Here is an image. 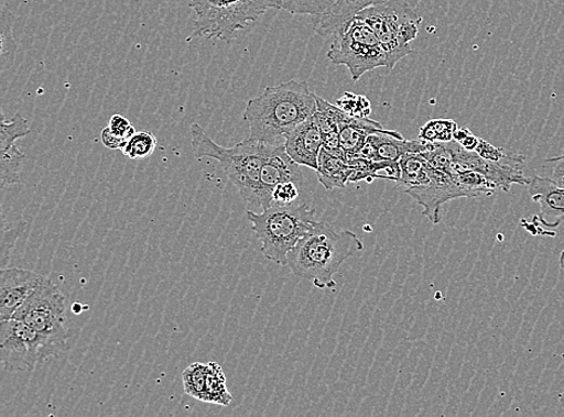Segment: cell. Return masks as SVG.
<instances>
[{"label": "cell", "instance_id": "9c48e42d", "mask_svg": "<svg viewBox=\"0 0 564 417\" xmlns=\"http://www.w3.org/2000/svg\"><path fill=\"white\" fill-rule=\"evenodd\" d=\"M54 356V349L28 323L15 318L0 321V360L6 372L33 371Z\"/></svg>", "mask_w": 564, "mask_h": 417}, {"label": "cell", "instance_id": "5b68a950", "mask_svg": "<svg viewBox=\"0 0 564 417\" xmlns=\"http://www.w3.org/2000/svg\"><path fill=\"white\" fill-rule=\"evenodd\" d=\"M419 0H384L360 12L357 19L369 24L388 56V69L413 52L411 43L419 35L423 18L417 14Z\"/></svg>", "mask_w": 564, "mask_h": 417}, {"label": "cell", "instance_id": "d590c367", "mask_svg": "<svg viewBox=\"0 0 564 417\" xmlns=\"http://www.w3.org/2000/svg\"><path fill=\"white\" fill-rule=\"evenodd\" d=\"M561 406L564 408V393L560 396Z\"/></svg>", "mask_w": 564, "mask_h": 417}, {"label": "cell", "instance_id": "7402d4cb", "mask_svg": "<svg viewBox=\"0 0 564 417\" xmlns=\"http://www.w3.org/2000/svg\"><path fill=\"white\" fill-rule=\"evenodd\" d=\"M31 134V125L20 113L7 122L4 116L0 119V151L15 145L17 140Z\"/></svg>", "mask_w": 564, "mask_h": 417}, {"label": "cell", "instance_id": "52a82bcc", "mask_svg": "<svg viewBox=\"0 0 564 417\" xmlns=\"http://www.w3.org/2000/svg\"><path fill=\"white\" fill-rule=\"evenodd\" d=\"M194 12V36L230 42L268 9L257 0H189Z\"/></svg>", "mask_w": 564, "mask_h": 417}, {"label": "cell", "instance_id": "277c9868", "mask_svg": "<svg viewBox=\"0 0 564 417\" xmlns=\"http://www.w3.org/2000/svg\"><path fill=\"white\" fill-rule=\"evenodd\" d=\"M247 218L261 243L262 255L282 266L288 264V254L317 221L316 210L308 204H272L261 213L247 211Z\"/></svg>", "mask_w": 564, "mask_h": 417}, {"label": "cell", "instance_id": "cb8c5ba5", "mask_svg": "<svg viewBox=\"0 0 564 417\" xmlns=\"http://www.w3.org/2000/svg\"><path fill=\"white\" fill-rule=\"evenodd\" d=\"M457 128L453 120H432L420 129L419 139L430 143L452 142Z\"/></svg>", "mask_w": 564, "mask_h": 417}, {"label": "cell", "instance_id": "30bf717a", "mask_svg": "<svg viewBox=\"0 0 564 417\" xmlns=\"http://www.w3.org/2000/svg\"><path fill=\"white\" fill-rule=\"evenodd\" d=\"M185 393L198 400L229 407L232 396L227 387V377L217 362H195L182 373Z\"/></svg>", "mask_w": 564, "mask_h": 417}, {"label": "cell", "instance_id": "6da1fadb", "mask_svg": "<svg viewBox=\"0 0 564 417\" xmlns=\"http://www.w3.org/2000/svg\"><path fill=\"white\" fill-rule=\"evenodd\" d=\"M317 110V96L307 83L288 81L268 87L260 96L249 100L243 120L249 124L251 138L281 146L286 136Z\"/></svg>", "mask_w": 564, "mask_h": 417}, {"label": "cell", "instance_id": "484cf974", "mask_svg": "<svg viewBox=\"0 0 564 417\" xmlns=\"http://www.w3.org/2000/svg\"><path fill=\"white\" fill-rule=\"evenodd\" d=\"M336 106L347 114L359 117V119H369L372 112L369 99L351 92H346L343 97L338 98Z\"/></svg>", "mask_w": 564, "mask_h": 417}, {"label": "cell", "instance_id": "4dcf8cb0", "mask_svg": "<svg viewBox=\"0 0 564 417\" xmlns=\"http://www.w3.org/2000/svg\"><path fill=\"white\" fill-rule=\"evenodd\" d=\"M454 141L467 151H476L480 139L471 134L466 128H457Z\"/></svg>", "mask_w": 564, "mask_h": 417}, {"label": "cell", "instance_id": "f546056e", "mask_svg": "<svg viewBox=\"0 0 564 417\" xmlns=\"http://www.w3.org/2000/svg\"><path fill=\"white\" fill-rule=\"evenodd\" d=\"M521 224L524 229L530 231L533 237H550L555 238L556 231L549 230V228L540 216H533L532 223L529 220H521Z\"/></svg>", "mask_w": 564, "mask_h": 417}, {"label": "cell", "instance_id": "ac0fdd59", "mask_svg": "<svg viewBox=\"0 0 564 417\" xmlns=\"http://www.w3.org/2000/svg\"><path fill=\"white\" fill-rule=\"evenodd\" d=\"M351 171V166L346 161L324 149L322 150L317 173L319 184L326 190L345 188L349 182Z\"/></svg>", "mask_w": 564, "mask_h": 417}, {"label": "cell", "instance_id": "e575fe53", "mask_svg": "<svg viewBox=\"0 0 564 417\" xmlns=\"http://www.w3.org/2000/svg\"><path fill=\"white\" fill-rule=\"evenodd\" d=\"M560 266L564 271V251L560 255Z\"/></svg>", "mask_w": 564, "mask_h": 417}, {"label": "cell", "instance_id": "ba28073f", "mask_svg": "<svg viewBox=\"0 0 564 417\" xmlns=\"http://www.w3.org/2000/svg\"><path fill=\"white\" fill-rule=\"evenodd\" d=\"M333 63L345 65L352 81L378 68H388V56L369 24L357 19L349 29L337 36L327 52Z\"/></svg>", "mask_w": 564, "mask_h": 417}, {"label": "cell", "instance_id": "603a6c76", "mask_svg": "<svg viewBox=\"0 0 564 417\" xmlns=\"http://www.w3.org/2000/svg\"><path fill=\"white\" fill-rule=\"evenodd\" d=\"M155 149V136L148 132H139L128 140L122 153L131 161H145L150 158Z\"/></svg>", "mask_w": 564, "mask_h": 417}, {"label": "cell", "instance_id": "4316f807", "mask_svg": "<svg viewBox=\"0 0 564 417\" xmlns=\"http://www.w3.org/2000/svg\"><path fill=\"white\" fill-rule=\"evenodd\" d=\"M23 224H18L17 227H7L6 219L3 217L2 223V260H0V264H2V268H7V265L10 260L12 248L15 246L18 239L21 237Z\"/></svg>", "mask_w": 564, "mask_h": 417}, {"label": "cell", "instance_id": "ffe728a7", "mask_svg": "<svg viewBox=\"0 0 564 417\" xmlns=\"http://www.w3.org/2000/svg\"><path fill=\"white\" fill-rule=\"evenodd\" d=\"M15 15L3 6L0 11V70L7 72L14 65L18 54V44L14 39Z\"/></svg>", "mask_w": 564, "mask_h": 417}, {"label": "cell", "instance_id": "83f0119b", "mask_svg": "<svg viewBox=\"0 0 564 417\" xmlns=\"http://www.w3.org/2000/svg\"><path fill=\"white\" fill-rule=\"evenodd\" d=\"M300 186L294 182H286V184L279 185L273 189L272 204L278 205H293L296 204L300 197Z\"/></svg>", "mask_w": 564, "mask_h": 417}, {"label": "cell", "instance_id": "8fae6325", "mask_svg": "<svg viewBox=\"0 0 564 417\" xmlns=\"http://www.w3.org/2000/svg\"><path fill=\"white\" fill-rule=\"evenodd\" d=\"M45 278L30 270L2 268L0 271V321L14 318L18 310L42 285Z\"/></svg>", "mask_w": 564, "mask_h": 417}, {"label": "cell", "instance_id": "d4e9b609", "mask_svg": "<svg viewBox=\"0 0 564 417\" xmlns=\"http://www.w3.org/2000/svg\"><path fill=\"white\" fill-rule=\"evenodd\" d=\"M281 3L293 15L319 17L333 8L335 0H281Z\"/></svg>", "mask_w": 564, "mask_h": 417}, {"label": "cell", "instance_id": "44dd1931", "mask_svg": "<svg viewBox=\"0 0 564 417\" xmlns=\"http://www.w3.org/2000/svg\"><path fill=\"white\" fill-rule=\"evenodd\" d=\"M0 152H2V158H0V182H2V188L19 185L25 155L17 145Z\"/></svg>", "mask_w": 564, "mask_h": 417}, {"label": "cell", "instance_id": "7a4b0ae2", "mask_svg": "<svg viewBox=\"0 0 564 417\" xmlns=\"http://www.w3.org/2000/svg\"><path fill=\"white\" fill-rule=\"evenodd\" d=\"M362 241L352 231H336L316 221L294 250L288 254V266L295 276L311 281L319 289L334 288L336 273L349 257L360 256Z\"/></svg>", "mask_w": 564, "mask_h": 417}, {"label": "cell", "instance_id": "e0dca14e", "mask_svg": "<svg viewBox=\"0 0 564 417\" xmlns=\"http://www.w3.org/2000/svg\"><path fill=\"white\" fill-rule=\"evenodd\" d=\"M375 150L377 161L399 162L409 153H425L434 150L437 143H430L422 139L406 140L395 130L369 136Z\"/></svg>", "mask_w": 564, "mask_h": 417}, {"label": "cell", "instance_id": "836d02e7", "mask_svg": "<svg viewBox=\"0 0 564 417\" xmlns=\"http://www.w3.org/2000/svg\"><path fill=\"white\" fill-rule=\"evenodd\" d=\"M258 3H260L262 7H265L269 9H282L281 0H257Z\"/></svg>", "mask_w": 564, "mask_h": 417}, {"label": "cell", "instance_id": "5bb4252c", "mask_svg": "<svg viewBox=\"0 0 564 417\" xmlns=\"http://www.w3.org/2000/svg\"><path fill=\"white\" fill-rule=\"evenodd\" d=\"M284 149L301 166L318 171V160L323 150V135L317 123L314 122L313 116L311 119L299 124L286 136Z\"/></svg>", "mask_w": 564, "mask_h": 417}, {"label": "cell", "instance_id": "7c38bea8", "mask_svg": "<svg viewBox=\"0 0 564 417\" xmlns=\"http://www.w3.org/2000/svg\"><path fill=\"white\" fill-rule=\"evenodd\" d=\"M406 193L424 207V216L434 224L442 220V207L445 204L454 199L468 198L466 191L457 184L454 173H444L435 167L427 186L412 188Z\"/></svg>", "mask_w": 564, "mask_h": 417}, {"label": "cell", "instance_id": "4fadbf2b", "mask_svg": "<svg viewBox=\"0 0 564 417\" xmlns=\"http://www.w3.org/2000/svg\"><path fill=\"white\" fill-rule=\"evenodd\" d=\"M286 182H294L303 187V171L301 165L286 153L284 145L273 146L260 175L259 197L262 210H267L272 205L273 189Z\"/></svg>", "mask_w": 564, "mask_h": 417}, {"label": "cell", "instance_id": "2e32d148", "mask_svg": "<svg viewBox=\"0 0 564 417\" xmlns=\"http://www.w3.org/2000/svg\"><path fill=\"white\" fill-rule=\"evenodd\" d=\"M528 187L530 197L541 207L544 223L551 229L557 228L564 218V188L553 178L540 176L532 177Z\"/></svg>", "mask_w": 564, "mask_h": 417}, {"label": "cell", "instance_id": "f1b7e54d", "mask_svg": "<svg viewBox=\"0 0 564 417\" xmlns=\"http://www.w3.org/2000/svg\"><path fill=\"white\" fill-rule=\"evenodd\" d=\"M108 127L112 133L127 140V142L137 133L135 128L122 114H113Z\"/></svg>", "mask_w": 564, "mask_h": 417}, {"label": "cell", "instance_id": "d6986e66", "mask_svg": "<svg viewBox=\"0 0 564 417\" xmlns=\"http://www.w3.org/2000/svg\"><path fill=\"white\" fill-rule=\"evenodd\" d=\"M401 177L397 182L400 187L406 190L416 187L427 186L431 182L434 166H432L420 153H409L399 161Z\"/></svg>", "mask_w": 564, "mask_h": 417}, {"label": "cell", "instance_id": "3957f363", "mask_svg": "<svg viewBox=\"0 0 564 417\" xmlns=\"http://www.w3.org/2000/svg\"><path fill=\"white\" fill-rule=\"evenodd\" d=\"M192 149L196 160L218 162L242 199L254 207L260 205V175L273 145L249 138L234 147H223L209 138L199 124L191 125Z\"/></svg>", "mask_w": 564, "mask_h": 417}, {"label": "cell", "instance_id": "d6a6232c", "mask_svg": "<svg viewBox=\"0 0 564 417\" xmlns=\"http://www.w3.org/2000/svg\"><path fill=\"white\" fill-rule=\"evenodd\" d=\"M547 162L556 163L553 179L560 187L564 188V154L561 156H556V158L547 160Z\"/></svg>", "mask_w": 564, "mask_h": 417}, {"label": "cell", "instance_id": "9a60e30c", "mask_svg": "<svg viewBox=\"0 0 564 417\" xmlns=\"http://www.w3.org/2000/svg\"><path fill=\"white\" fill-rule=\"evenodd\" d=\"M384 0H335V4L325 14L314 19V32L323 37L345 33L365 9L383 3Z\"/></svg>", "mask_w": 564, "mask_h": 417}, {"label": "cell", "instance_id": "8992f818", "mask_svg": "<svg viewBox=\"0 0 564 417\" xmlns=\"http://www.w3.org/2000/svg\"><path fill=\"white\" fill-rule=\"evenodd\" d=\"M14 318L28 323L41 334L57 356L70 349L65 297L51 279L45 278Z\"/></svg>", "mask_w": 564, "mask_h": 417}, {"label": "cell", "instance_id": "1f68e13d", "mask_svg": "<svg viewBox=\"0 0 564 417\" xmlns=\"http://www.w3.org/2000/svg\"><path fill=\"white\" fill-rule=\"evenodd\" d=\"M102 145L109 150H121L126 146L127 140L111 132L109 127L104 128L101 132Z\"/></svg>", "mask_w": 564, "mask_h": 417}]
</instances>
